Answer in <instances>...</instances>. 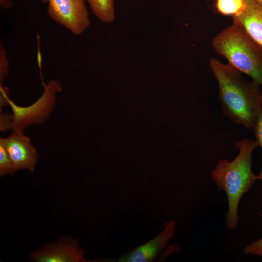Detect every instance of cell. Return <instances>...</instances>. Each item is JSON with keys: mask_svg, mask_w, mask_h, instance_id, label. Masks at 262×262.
I'll return each mask as SVG.
<instances>
[{"mask_svg": "<svg viewBox=\"0 0 262 262\" xmlns=\"http://www.w3.org/2000/svg\"><path fill=\"white\" fill-rule=\"evenodd\" d=\"M41 1L44 3H47V0H41Z\"/></svg>", "mask_w": 262, "mask_h": 262, "instance_id": "obj_19", "label": "cell"}, {"mask_svg": "<svg viewBox=\"0 0 262 262\" xmlns=\"http://www.w3.org/2000/svg\"><path fill=\"white\" fill-rule=\"evenodd\" d=\"M239 153L232 161L220 160L211 171V177L219 191L227 196L228 209L225 214V223L229 230L234 229L238 222V209L240 201L247 193L258 175L252 171V152L258 147L254 139L244 138L235 144Z\"/></svg>", "mask_w": 262, "mask_h": 262, "instance_id": "obj_2", "label": "cell"}, {"mask_svg": "<svg viewBox=\"0 0 262 262\" xmlns=\"http://www.w3.org/2000/svg\"><path fill=\"white\" fill-rule=\"evenodd\" d=\"M11 159L15 172L21 169L34 170L38 160L36 149L29 137L23 132H13L7 138H0Z\"/></svg>", "mask_w": 262, "mask_h": 262, "instance_id": "obj_6", "label": "cell"}, {"mask_svg": "<svg viewBox=\"0 0 262 262\" xmlns=\"http://www.w3.org/2000/svg\"><path fill=\"white\" fill-rule=\"evenodd\" d=\"M209 66L218 84V101L224 115L237 124L252 129L262 99L261 86L252 79L245 78L228 63L213 58Z\"/></svg>", "mask_w": 262, "mask_h": 262, "instance_id": "obj_1", "label": "cell"}, {"mask_svg": "<svg viewBox=\"0 0 262 262\" xmlns=\"http://www.w3.org/2000/svg\"><path fill=\"white\" fill-rule=\"evenodd\" d=\"M12 115L4 114L0 115V131H4L11 128Z\"/></svg>", "mask_w": 262, "mask_h": 262, "instance_id": "obj_16", "label": "cell"}, {"mask_svg": "<svg viewBox=\"0 0 262 262\" xmlns=\"http://www.w3.org/2000/svg\"><path fill=\"white\" fill-rule=\"evenodd\" d=\"M15 172L10 157L3 144L0 142V175L2 177Z\"/></svg>", "mask_w": 262, "mask_h": 262, "instance_id": "obj_12", "label": "cell"}, {"mask_svg": "<svg viewBox=\"0 0 262 262\" xmlns=\"http://www.w3.org/2000/svg\"><path fill=\"white\" fill-rule=\"evenodd\" d=\"M244 2L243 9L233 16V23L262 47V2L260 0H244Z\"/></svg>", "mask_w": 262, "mask_h": 262, "instance_id": "obj_9", "label": "cell"}, {"mask_svg": "<svg viewBox=\"0 0 262 262\" xmlns=\"http://www.w3.org/2000/svg\"><path fill=\"white\" fill-rule=\"evenodd\" d=\"M43 84V94L34 103L28 106H20L10 99L8 100V104L13 112V132H23L26 127L42 123L48 118L53 109L56 94L61 91L62 87L61 83L54 80Z\"/></svg>", "mask_w": 262, "mask_h": 262, "instance_id": "obj_4", "label": "cell"}, {"mask_svg": "<svg viewBox=\"0 0 262 262\" xmlns=\"http://www.w3.org/2000/svg\"><path fill=\"white\" fill-rule=\"evenodd\" d=\"M212 46L228 64L262 87V47L233 23L212 40Z\"/></svg>", "mask_w": 262, "mask_h": 262, "instance_id": "obj_3", "label": "cell"}, {"mask_svg": "<svg viewBox=\"0 0 262 262\" xmlns=\"http://www.w3.org/2000/svg\"><path fill=\"white\" fill-rule=\"evenodd\" d=\"M176 229L174 221L165 223L164 228L159 234L150 241L123 254L117 260L119 262H150L167 246L170 239L174 236Z\"/></svg>", "mask_w": 262, "mask_h": 262, "instance_id": "obj_7", "label": "cell"}, {"mask_svg": "<svg viewBox=\"0 0 262 262\" xmlns=\"http://www.w3.org/2000/svg\"><path fill=\"white\" fill-rule=\"evenodd\" d=\"M0 5L4 8H9L12 5L10 0H0Z\"/></svg>", "mask_w": 262, "mask_h": 262, "instance_id": "obj_18", "label": "cell"}, {"mask_svg": "<svg viewBox=\"0 0 262 262\" xmlns=\"http://www.w3.org/2000/svg\"><path fill=\"white\" fill-rule=\"evenodd\" d=\"M261 0L262 2V0Z\"/></svg>", "mask_w": 262, "mask_h": 262, "instance_id": "obj_20", "label": "cell"}, {"mask_svg": "<svg viewBox=\"0 0 262 262\" xmlns=\"http://www.w3.org/2000/svg\"><path fill=\"white\" fill-rule=\"evenodd\" d=\"M243 252L246 254L253 255L262 258V236L259 239L252 241L246 246Z\"/></svg>", "mask_w": 262, "mask_h": 262, "instance_id": "obj_15", "label": "cell"}, {"mask_svg": "<svg viewBox=\"0 0 262 262\" xmlns=\"http://www.w3.org/2000/svg\"><path fill=\"white\" fill-rule=\"evenodd\" d=\"M0 108L5 105L8 104V100L9 99L8 95V90L6 87H3L1 84L0 85Z\"/></svg>", "mask_w": 262, "mask_h": 262, "instance_id": "obj_17", "label": "cell"}, {"mask_svg": "<svg viewBox=\"0 0 262 262\" xmlns=\"http://www.w3.org/2000/svg\"><path fill=\"white\" fill-rule=\"evenodd\" d=\"M9 64L6 50L1 44L0 47V83L7 76Z\"/></svg>", "mask_w": 262, "mask_h": 262, "instance_id": "obj_14", "label": "cell"}, {"mask_svg": "<svg viewBox=\"0 0 262 262\" xmlns=\"http://www.w3.org/2000/svg\"><path fill=\"white\" fill-rule=\"evenodd\" d=\"M84 250L77 242L61 240L49 244L33 253L31 258L36 262H94L84 258Z\"/></svg>", "mask_w": 262, "mask_h": 262, "instance_id": "obj_8", "label": "cell"}, {"mask_svg": "<svg viewBox=\"0 0 262 262\" xmlns=\"http://www.w3.org/2000/svg\"><path fill=\"white\" fill-rule=\"evenodd\" d=\"M47 12L55 22L79 35L89 26L85 0H47Z\"/></svg>", "mask_w": 262, "mask_h": 262, "instance_id": "obj_5", "label": "cell"}, {"mask_svg": "<svg viewBox=\"0 0 262 262\" xmlns=\"http://www.w3.org/2000/svg\"><path fill=\"white\" fill-rule=\"evenodd\" d=\"M255 136V140L258 147L262 149V99L260 104V109L256 121L252 128ZM258 180L262 182V169L258 175Z\"/></svg>", "mask_w": 262, "mask_h": 262, "instance_id": "obj_13", "label": "cell"}, {"mask_svg": "<svg viewBox=\"0 0 262 262\" xmlns=\"http://www.w3.org/2000/svg\"><path fill=\"white\" fill-rule=\"evenodd\" d=\"M244 7V0H217V11L224 15H235Z\"/></svg>", "mask_w": 262, "mask_h": 262, "instance_id": "obj_11", "label": "cell"}, {"mask_svg": "<svg viewBox=\"0 0 262 262\" xmlns=\"http://www.w3.org/2000/svg\"><path fill=\"white\" fill-rule=\"evenodd\" d=\"M94 15L105 23L112 22L115 18L113 0H86Z\"/></svg>", "mask_w": 262, "mask_h": 262, "instance_id": "obj_10", "label": "cell"}]
</instances>
